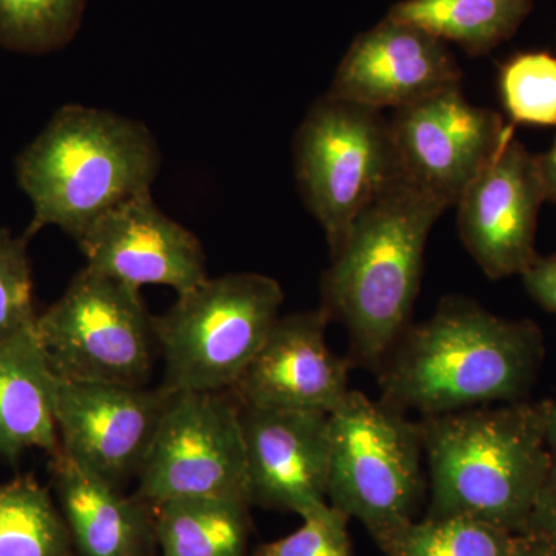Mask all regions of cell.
<instances>
[{
    "instance_id": "19",
    "label": "cell",
    "mask_w": 556,
    "mask_h": 556,
    "mask_svg": "<svg viewBox=\"0 0 556 556\" xmlns=\"http://www.w3.org/2000/svg\"><path fill=\"white\" fill-rule=\"evenodd\" d=\"M247 501L188 496L152 508L163 556H244L251 518Z\"/></svg>"
},
{
    "instance_id": "5",
    "label": "cell",
    "mask_w": 556,
    "mask_h": 556,
    "mask_svg": "<svg viewBox=\"0 0 556 556\" xmlns=\"http://www.w3.org/2000/svg\"><path fill=\"white\" fill-rule=\"evenodd\" d=\"M277 280L258 273L207 278L155 317L166 372L161 388L226 391L239 382L268 338L283 303Z\"/></svg>"
},
{
    "instance_id": "25",
    "label": "cell",
    "mask_w": 556,
    "mask_h": 556,
    "mask_svg": "<svg viewBox=\"0 0 556 556\" xmlns=\"http://www.w3.org/2000/svg\"><path fill=\"white\" fill-rule=\"evenodd\" d=\"M27 237L0 229V340L35 325Z\"/></svg>"
},
{
    "instance_id": "23",
    "label": "cell",
    "mask_w": 556,
    "mask_h": 556,
    "mask_svg": "<svg viewBox=\"0 0 556 556\" xmlns=\"http://www.w3.org/2000/svg\"><path fill=\"white\" fill-rule=\"evenodd\" d=\"M87 0H0V46L24 53L62 49L75 38Z\"/></svg>"
},
{
    "instance_id": "3",
    "label": "cell",
    "mask_w": 556,
    "mask_h": 556,
    "mask_svg": "<svg viewBox=\"0 0 556 556\" xmlns=\"http://www.w3.org/2000/svg\"><path fill=\"white\" fill-rule=\"evenodd\" d=\"M428 518L468 517L525 532L554 453L541 402H508L424 416Z\"/></svg>"
},
{
    "instance_id": "13",
    "label": "cell",
    "mask_w": 556,
    "mask_h": 556,
    "mask_svg": "<svg viewBox=\"0 0 556 556\" xmlns=\"http://www.w3.org/2000/svg\"><path fill=\"white\" fill-rule=\"evenodd\" d=\"M78 244L90 269L131 288L161 285L181 295L208 278L200 240L163 214L150 192L109 208Z\"/></svg>"
},
{
    "instance_id": "26",
    "label": "cell",
    "mask_w": 556,
    "mask_h": 556,
    "mask_svg": "<svg viewBox=\"0 0 556 556\" xmlns=\"http://www.w3.org/2000/svg\"><path fill=\"white\" fill-rule=\"evenodd\" d=\"M303 525L287 538L260 547L254 556H353L348 521L342 510L328 503L303 511Z\"/></svg>"
},
{
    "instance_id": "21",
    "label": "cell",
    "mask_w": 556,
    "mask_h": 556,
    "mask_svg": "<svg viewBox=\"0 0 556 556\" xmlns=\"http://www.w3.org/2000/svg\"><path fill=\"white\" fill-rule=\"evenodd\" d=\"M73 548L64 517L35 478L0 484V556H73Z\"/></svg>"
},
{
    "instance_id": "20",
    "label": "cell",
    "mask_w": 556,
    "mask_h": 556,
    "mask_svg": "<svg viewBox=\"0 0 556 556\" xmlns=\"http://www.w3.org/2000/svg\"><path fill=\"white\" fill-rule=\"evenodd\" d=\"M535 0H401L388 16L482 56L510 39Z\"/></svg>"
},
{
    "instance_id": "12",
    "label": "cell",
    "mask_w": 556,
    "mask_h": 556,
    "mask_svg": "<svg viewBox=\"0 0 556 556\" xmlns=\"http://www.w3.org/2000/svg\"><path fill=\"white\" fill-rule=\"evenodd\" d=\"M544 201L538 156L508 139L456 203L459 239L486 277L522 276L535 262L538 214Z\"/></svg>"
},
{
    "instance_id": "28",
    "label": "cell",
    "mask_w": 556,
    "mask_h": 556,
    "mask_svg": "<svg viewBox=\"0 0 556 556\" xmlns=\"http://www.w3.org/2000/svg\"><path fill=\"white\" fill-rule=\"evenodd\" d=\"M521 277L530 298L556 317V255L536 257Z\"/></svg>"
},
{
    "instance_id": "22",
    "label": "cell",
    "mask_w": 556,
    "mask_h": 556,
    "mask_svg": "<svg viewBox=\"0 0 556 556\" xmlns=\"http://www.w3.org/2000/svg\"><path fill=\"white\" fill-rule=\"evenodd\" d=\"M387 556H511L515 533L468 517L407 521L371 536Z\"/></svg>"
},
{
    "instance_id": "14",
    "label": "cell",
    "mask_w": 556,
    "mask_h": 556,
    "mask_svg": "<svg viewBox=\"0 0 556 556\" xmlns=\"http://www.w3.org/2000/svg\"><path fill=\"white\" fill-rule=\"evenodd\" d=\"M324 308L278 317L232 393L243 407L331 415L350 393L351 358L327 343Z\"/></svg>"
},
{
    "instance_id": "4",
    "label": "cell",
    "mask_w": 556,
    "mask_h": 556,
    "mask_svg": "<svg viewBox=\"0 0 556 556\" xmlns=\"http://www.w3.org/2000/svg\"><path fill=\"white\" fill-rule=\"evenodd\" d=\"M160 164L159 144L144 124L65 105L17 159V178L33 204L25 237L58 226L78 241L109 208L150 192Z\"/></svg>"
},
{
    "instance_id": "10",
    "label": "cell",
    "mask_w": 556,
    "mask_h": 556,
    "mask_svg": "<svg viewBox=\"0 0 556 556\" xmlns=\"http://www.w3.org/2000/svg\"><path fill=\"white\" fill-rule=\"evenodd\" d=\"M390 130L399 174L448 208L514 138V126L470 104L460 84L394 110Z\"/></svg>"
},
{
    "instance_id": "15",
    "label": "cell",
    "mask_w": 556,
    "mask_h": 556,
    "mask_svg": "<svg viewBox=\"0 0 556 556\" xmlns=\"http://www.w3.org/2000/svg\"><path fill=\"white\" fill-rule=\"evenodd\" d=\"M460 79L463 70L447 42L387 16L354 39L328 93L382 112L408 108Z\"/></svg>"
},
{
    "instance_id": "18",
    "label": "cell",
    "mask_w": 556,
    "mask_h": 556,
    "mask_svg": "<svg viewBox=\"0 0 556 556\" xmlns=\"http://www.w3.org/2000/svg\"><path fill=\"white\" fill-rule=\"evenodd\" d=\"M56 386L35 325L0 340V456L16 463L31 448L61 452Z\"/></svg>"
},
{
    "instance_id": "9",
    "label": "cell",
    "mask_w": 556,
    "mask_h": 556,
    "mask_svg": "<svg viewBox=\"0 0 556 556\" xmlns=\"http://www.w3.org/2000/svg\"><path fill=\"white\" fill-rule=\"evenodd\" d=\"M138 479L134 496L149 507L188 496L249 503L241 404L236 394L230 390L172 393Z\"/></svg>"
},
{
    "instance_id": "2",
    "label": "cell",
    "mask_w": 556,
    "mask_h": 556,
    "mask_svg": "<svg viewBox=\"0 0 556 556\" xmlns=\"http://www.w3.org/2000/svg\"><path fill=\"white\" fill-rule=\"evenodd\" d=\"M447 208L399 174L331 255L321 308L345 325L353 364L378 371L412 325L428 237Z\"/></svg>"
},
{
    "instance_id": "7",
    "label": "cell",
    "mask_w": 556,
    "mask_h": 556,
    "mask_svg": "<svg viewBox=\"0 0 556 556\" xmlns=\"http://www.w3.org/2000/svg\"><path fill=\"white\" fill-rule=\"evenodd\" d=\"M294 163L302 199L336 254L358 215L399 175L390 119L327 93L295 135Z\"/></svg>"
},
{
    "instance_id": "11",
    "label": "cell",
    "mask_w": 556,
    "mask_h": 556,
    "mask_svg": "<svg viewBox=\"0 0 556 556\" xmlns=\"http://www.w3.org/2000/svg\"><path fill=\"white\" fill-rule=\"evenodd\" d=\"M170 396L161 387L58 378L54 412L61 452L87 473L123 489L144 466Z\"/></svg>"
},
{
    "instance_id": "27",
    "label": "cell",
    "mask_w": 556,
    "mask_h": 556,
    "mask_svg": "<svg viewBox=\"0 0 556 556\" xmlns=\"http://www.w3.org/2000/svg\"><path fill=\"white\" fill-rule=\"evenodd\" d=\"M522 533L546 538L556 546V455Z\"/></svg>"
},
{
    "instance_id": "6",
    "label": "cell",
    "mask_w": 556,
    "mask_h": 556,
    "mask_svg": "<svg viewBox=\"0 0 556 556\" xmlns=\"http://www.w3.org/2000/svg\"><path fill=\"white\" fill-rule=\"evenodd\" d=\"M328 503L371 536L412 521L426 490L422 428L405 412L351 390L329 415Z\"/></svg>"
},
{
    "instance_id": "31",
    "label": "cell",
    "mask_w": 556,
    "mask_h": 556,
    "mask_svg": "<svg viewBox=\"0 0 556 556\" xmlns=\"http://www.w3.org/2000/svg\"><path fill=\"white\" fill-rule=\"evenodd\" d=\"M541 409H543L548 447L556 455V402L543 401L541 402Z\"/></svg>"
},
{
    "instance_id": "17",
    "label": "cell",
    "mask_w": 556,
    "mask_h": 556,
    "mask_svg": "<svg viewBox=\"0 0 556 556\" xmlns=\"http://www.w3.org/2000/svg\"><path fill=\"white\" fill-rule=\"evenodd\" d=\"M51 478L78 556H152V508L87 473L64 453L51 456Z\"/></svg>"
},
{
    "instance_id": "8",
    "label": "cell",
    "mask_w": 556,
    "mask_h": 556,
    "mask_svg": "<svg viewBox=\"0 0 556 556\" xmlns=\"http://www.w3.org/2000/svg\"><path fill=\"white\" fill-rule=\"evenodd\" d=\"M35 329L54 375L76 382L146 387L160 351L139 289L89 266L38 314Z\"/></svg>"
},
{
    "instance_id": "24",
    "label": "cell",
    "mask_w": 556,
    "mask_h": 556,
    "mask_svg": "<svg viewBox=\"0 0 556 556\" xmlns=\"http://www.w3.org/2000/svg\"><path fill=\"white\" fill-rule=\"evenodd\" d=\"M500 91L515 124L556 126V58L547 51L510 58L501 67Z\"/></svg>"
},
{
    "instance_id": "29",
    "label": "cell",
    "mask_w": 556,
    "mask_h": 556,
    "mask_svg": "<svg viewBox=\"0 0 556 556\" xmlns=\"http://www.w3.org/2000/svg\"><path fill=\"white\" fill-rule=\"evenodd\" d=\"M511 556H556V546L546 538L533 533H519Z\"/></svg>"
},
{
    "instance_id": "30",
    "label": "cell",
    "mask_w": 556,
    "mask_h": 556,
    "mask_svg": "<svg viewBox=\"0 0 556 556\" xmlns=\"http://www.w3.org/2000/svg\"><path fill=\"white\" fill-rule=\"evenodd\" d=\"M536 156L544 189H546V199L556 203V138L546 153Z\"/></svg>"
},
{
    "instance_id": "16",
    "label": "cell",
    "mask_w": 556,
    "mask_h": 556,
    "mask_svg": "<svg viewBox=\"0 0 556 556\" xmlns=\"http://www.w3.org/2000/svg\"><path fill=\"white\" fill-rule=\"evenodd\" d=\"M249 503L302 515L328 501L329 415L241 405Z\"/></svg>"
},
{
    "instance_id": "1",
    "label": "cell",
    "mask_w": 556,
    "mask_h": 556,
    "mask_svg": "<svg viewBox=\"0 0 556 556\" xmlns=\"http://www.w3.org/2000/svg\"><path fill=\"white\" fill-rule=\"evenodd\" d=\"M543 358V332L532 320L497 317L453 295L405 329L376 375L391 407L437 416L525 401Z\"/></svg>"
}]
</instances>
